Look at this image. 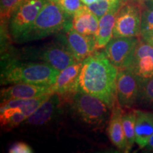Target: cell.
<instances>
[{
  "instance_id": "1",
  "label": "cell",
  "mask_w": 153,
  "mask_h": 153,
  "mask_svg": "<svg viewBox=\"0 0 153 153\" xmlns=\"http://www.w3.org/2000/svg\"><path fill=\"white\" fill-rule=\"evenodd\" d=\"M118 69L111 62L104 51H94L82 61L78 91L103 101L111 109L116 100Z\"/></svg>"
},
{
  "instance_id": "2",
  "label": "cell",
  "mask_w": 153,
  "mask_h": 153,
  "mask_svg": "<svg viewBox=\"0 0 153 153\" xmlns=\"http://www.w3.org/2000/svg\"><path fill=\"white\" fill-rule=\"evenodd\" d=\"M59 72L45 63L7 60L1 66V85H53Z\"/></svg>"
},
{
  "instance_id": "3",
  "label": "cell",
  "mask_w": 153,
  "mask_h": 153,
  "mask_svg": "<svg viewBox=\"0 0 153 153\" xmlns=\"http://www.w3.org/2000/svg\"><path fill=\"white\" fill-rule=\"evenodd\" d=\"M72 17L56 4L46 0L35 21L18 39L19 43L40 40L72 28Z\"/></svg>"
},
{
  "instance_id": "4",
  "label": "cell",
  "mask_w": 153,
  "mask_h": 153,
  "mask_svg": "<svg viewBox=\"0 0 153 153\" xmlns=\"http://www.w3.org/2000/svg\"><path fill=\"white\" fill-rule=\"evenodd\" d=\"M74 115L84 123L99 127L106 121L111 108L103 101L89 94L77 91L68 99Z\"/></svg>"
},
{
  "instance_id": "5",
  "label": "cell",
  "mask_w": 153,
  "mask_h": 153,
  "mask_svg": "<svg viewBox=\"0 0 153 153\" xmlns=\"http://www.w3.org/2000/svg\"><path fill=\"white\" fill-rule=\"evenodd\" d=\"M51 95L28 99H13L1 102L0 124L1 128L8 131L24 123Z\"/></svg>"
},
{
  "instance_id": "6",
  "label": "cell",
  "mask_w": 153,
  "mask_h": 153,
  "mask_svg": "<svg viewBox=\"0 0 153 153\" xmlns=\"http://www.w3.org/2000/svg\"><path fill=\"white\" fill-rule=\"evenodd\" d=\"M46 0H24L9 17L7 30L11 38L18 41L33 24Z\"/></svg>"
},
{
  "instance_id": "7",
  "label": "cell",
  "mask_w": 153,
  "mask_h": 153,
  "mask_svg": "<svg viewBox=\"0 0 153 153\" xmlns=\"http://www.w3.org/2000/svg\"><path fill=\"white\" fill-rule=\"evenodd\" d=\"M140 6L126 1L116 15L113 37H138L140 36Z\"/></svg>"
},
{
  "instance_id": "8",
  "label": "cell",
  "mask_w": 153,
  "mask_h": 153,
  "mask_svg": "<svg viewBox=\"0 0 153 153\" xmlns=\"http://www.w3.org/2000/svg\"><path fill=\"white\" fill-rule=\"evenodd\" d=\"M123 69L129 70L140 79L153 76V45L140 37V41Z\"/></svg>"
},
{
  "instance_id": "9",
  "label": "cell",
  "mask_w": 153,
  "mask_h": 153,
  "mask_svg": "<svg viewBox=\"0 0 153 153\" xmlns=\"http://www.w3.org/2000/svg\"><path fill=\"white\" fill-rule=\"evenodd\" d=\"M140 79L126 69L118 70L116 77V99L122 108H131L138 101Z\"/></svg>"
},
{
  "instance_id": "10",
  "label": "cell",
  "mask_w": 153,
  "mask_h": 153,
  "mask_svg": "<svg viewBox=\"0 0 153 153\" xmlns=\"http://www.w3.org/2000/svg\"><path fill=\"white\" fill-rule=\"evenodd\" d=\"M140 41L138 37H113L105 46L104 52L118 70L123 69Z\"/></svg>"
},
{
  "instance_id": "11",
  "label": "cell",
  "mask_w": 153,
  "mask_h": 153,
  "mask_svg": "<svg viewBox=\"0 0 153 153\" xmlns=\"http://www.w3.org/2000/svg\"><path fill=\"white\" fill-rule=\"evenodd\" d=\"M82 62H76L59 72L56 81L51 85L53 92L58 94L62 100L68 99L78 91V79Z\"/></svg>"
},
{
  "instance_id": "12",
  "label": "cell",
  "mask_w": 153,
  "mask_h": 153,
  "mask_svg": "<svg viewBox=\"0 0 153 153\" xmlns=\"http://www.w3.org/2000/svg\"><path fill=\"white\" fill-rule=\"evenodd\" d=\"M65 42L67 48L78 62H82L97 50L94 36L84 35L72 27L66 31Z\"/></svg>"
},
{
  "instance_id": "13",
  "label": "cell",
  "mask_w": 153,
  "mask_h": 153,
  "mask_svg": "<svg viewBox=\"0 0 153 153\" xmlns=\"http://www.w3.org/2000/svg\"><path fill=\"white\" fill-rule=\"evenodd\" d=\"M51 85L19 83L1 89V102L13 99H28L53 94Z\"/></svg>"
},
{
  "instance_id": "14",
  "label": "cell",
  "mask_w": 153,
  "mask_h": 153,
  "mask_svg": "<svg viewBox=\"0 0 153 153\" xmlns=\"http://www.w3.org/2000/svg\"><path fill=\"white\" fill-rule=\"evenodd\" d=\"M38 57L58 72L78 62L67 48L65 44L55 43L48 45L38 53Z\"/></svg>"
},
{
  "instance_id": "15",
  "label": "cell",
  "mask_w": 153,
  "mask_h": 153,
  "mask_svg": "<svg viewBox=\"0 0 153 153\" xmlns=\"http://www.w3.org/2000/svg\"><path fill=\"white\" fill-rule=\"evenodd\" d=\"M62 101V99L58 94L53 93L24 123L33 126L45 125L54 118L60 111Z\"/></svg>"
},
{
  "instance_id": "16",
  "label": "cell",
  "mask_w": 153,
  "mask_h": 153,
  "mask_svg": "<svg viewBox=\"0 0 153 153\" xmlns=\"http://www.w3.org/2000/svg\"><path fill=\"white\" fill-rule=\"evenodd\" d=\"M123 112L122 107L116 100L111 108L107 133L112 144L119 150L126 152L127 142L122 123Z\"/></svg>"
},
{
  "instance_id": "17",
  "label": "cell",
  "mask_w": 153,
  "mask_h": 153,
  "mask_svg": "<svg viewBox=\"0 0 153 153\" xmlns=\"http://www.w3.org/2000/svg\"><path fill=\"white\" fill-rule=\"evenodd\" d=\"M99 19L84 5L75 13L72 19V27L76 31L88 36H95L99 28Z\"/></svg>"
},
{
  "instance_id": "18",
  "label": "cell",
  "mask_w": 153,
  "mask_h": 153,
  "mask_svg": "<svg viewBox=\"0 0 153 153\" xmlns=\"http://www.w3.org/2000/svg\"><path fill=\"white\" fill-rule=\"evenodd\" d=\"M135 143L140 148H145L153 133V112L135 110Z\"/></svg>"
},
{
  "instance_id": "19",
  "label": "cell",
  "mask_w": 153,
  "mask_h": 153,
  "mask_svg": "<svg viewBox=\"0 0 153 153\" xmlns=\"http://www.w3.org/2000/svg\"><path fill=\"white\" fill-rule=\"evenodd\" d=\"M120 7H115L99 19L98 30L94 36L97 50L105 48L113 38L115 21Z\"/></svg>"
},
{
  "instance_id": "20",
  "label": "cell",
  "mask_w": 153,
  "mask_h": 153,
  "mask_svg": "<svg viewBox=\"0 0 153 153\" xmlns=\"http://www.w3.org/2000/svg\"><path fill=\"white\" fill-rule=\"evenodd\" d=\"M140 6L141 8L140 37L144 41H148L153 34V0H147Z\"/></svg>"
},
{
  "instance_id": "21",
  "label": "cell",
  "mask_w": 153,
  "mask_h": 153,
  "mask_svg": "<svg viewBox=\"0 0 153 153\" xmlns=\"http://www.w3.org/2000/svg\"><path fill=\"white\" fill-rule=\"evenodd\" d=\"M122 123L125 133L127 150L128 152L135 143V123H136V112L135 110H131L128 112H123Z\"/></svg>"
},
{
  "instance_id": "22",
  "label": "cell",
  "mask_w": 153,
  "mask_h": 153,
  "mask_svg": "<svg viewBox=\"0 0 153 153\" xmlns=\"http://www.w3.org/2000/svg\"><path fill=\"white\" fill-rule=\"evenodd\" d=\"M126 1V0H98L97 2L87 7L99 19H100L111 9L115 7H120Z\"/></svg>"
},
{
  "instance_id": "23",
  "label": "cell",
  "mask_w": 153,
  "mask_h": 153,
  "mask_svg": "<svg viewBox=\"0 0 153 153\" xmlns=\"http://www.w3.org/2000/svg\"><path fill=\"white\" fill-rule=\"evenodd\" d=\"M138 101L144 106L153 108V76L147 79H140Z\"/></svg>"
},
{
  "instance_id": "24",
  "label": "cell",
  "mask_w": 153,
  "mask_h": 153,
  "mask_svg": "<svg viewBox=\"0 0 153 153\" xmlns=\"http://www.w3.org/2000/svg\"><path fill=\"white\" fill-rule=\"evenodd\" d=\"M24 0H1L0 12H1V30L5 31L8 26V22L11 13L19 4Z\"/></svg>"
},
{
  "instance_id": "25",
  "label": "cell",
  "mask_w": 153,
  "mask_h": 153,
  "mask_svg": "<svg viewBox=\"0 0 153 153\" xmlns=\"http://www.w3.org/2000/svg\"><path fill=\"white\" fill-rule=\"evenodd\" d=\"M58 6L62 10L72 18L84 5L81 0H50Z\"/></svg>"
},
{
  "instance_id": "26",
  "label": "cell",
  "mask_w": 153,
  "mask_h": 153,
  "mask_svg": "<svg viewBox=\"0 0 153 153\" xmlns=\"http://www.w3.org/2000/svg\"><path fill=\"white\" fill-rule=\"evenodd\" d=\"M10 153H30L33 150L26 143L16 142L14 143L9 149Z\"/></svg>"
},
{
  "instance_id": "27",
  "label": "cell",
  "mask_w": 153,
  "mask_h": 153,
  "mask_svg": "<svg viewBox=\"0 0 153 153\" xmlns=\"http://www.w3.org/2000/svg\"><path fill=\"white\" fill-rule=\"evenodd\" d=\"M145 149L148 150H153V133L149 139L148 144L145 146Z\"/></svg>"
},
{
  "instance_id": "28",
  "label": "cell",
  "mask_w": 153,
  "mask_h": 153,
  "mask_svg": "<svg viewBox=\"0 0 153 153\" xmlns=\"http://www.w3.org/2000/svg\"><path fill=\"white\" fill-rule=\"evenodd\" d=\"M98 0H81V1L83 3V4H85L86 6H89L92 4L97 2Z\"/></svg>"
},
{
  "instance_id": "29",
  "label": "cell",
  "mask_w": 153,
  "mask_h": 153,
  "mask_svg": "<svg viewBox=\"0 0 153 153\" xmlns=\"http://www.w3.org/2000/svg\"><path fill=\"white\" fill-rule=\"evenodd\" d=\"M145 1H147V0H132V1H133L134 3L138 4H141L143 3Z\"/></svg>"
},
{
  "instance_id": "30",
  "label": "cell",
  "mask_w": 153,
  "mask_h": 153,
  "mask_svg": "<svg viewBox=\"0 0 153 153\" xmlns=\"http://www.w3.org/2000/svg\"><path fill=\"white\" fill-rule=\"evenodd\" d=\"M145 41L148 42L149 43H150L151 45H153V34H152V36H151V37H150V38H149V39L148 40V41Z\"/></svg>"
}]
</instances>
